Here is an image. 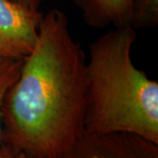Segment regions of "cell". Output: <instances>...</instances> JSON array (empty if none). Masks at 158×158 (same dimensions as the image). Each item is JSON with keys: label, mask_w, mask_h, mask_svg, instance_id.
I'll return each mask as SVG.
<instances>
[{"label": "cell", "mask_w": 158, "mask_h": 158, "mask_svg": "<svg viewBox=\"0 0 158 158\" xmlns=\"http://www.w3.org/2000/svg\"><path fill=\"white\" fill-rule=\"evenodd\" d=\"M158 25V0H134L130 26L137 28H153Z\"/></svg>", "instance_id": "8992f818"}, {"label": "cell", "mask_w": 158, "mask_h": 158, "mask_svg": "<svg viewBox=\"0 0 158 158\" xmlns=\"http://www.w3.org/2000/svg\"><path fill=\"white\" fill-rule=\"evenodd\" d=\"M86 56L66 14L42 16L2 108V149L26 158H66L85 132Z\"/></svg>", "instance_id": "6da1fadb"}, {"label": "cell", "mask_w": 158, "mask_h": 158, "mask_svg": "<svg viewBox=\"0 0 158 158\" xmlns=\"http://www.w3.org/2000/svg\"><path fill=\"white\" fill-rule=\"evenodd\" d=\"M136 36L135 29L124 26L90 43L85 132L129 133L158 144V83L133 62Z\"/></svg>", "instance_id": "7a4b0ae2"}, {"label": "cell", "mask_w": 158, "mask_h": 158, "mask_svg": "<svg viewBox=\"0 0 158 158\" xmlns=\"http://www.w3.org/2000/svg\"><path fill=\"white\" fill-rule=\"evenodd\" d=\"M42 16L11 0H0V56H27L34 48Z\"/></svg>", "instance_id": "3957f363"}, {"label": "cell", "mask_w": 158, "mask_h": 158, "mask_svg": "<svg viewBox=\"0 0 158 158\" xmlns=\"http://www.w3.org/2000/svg\"><path fill=\"white\" fill-rule=\"evenodd\" d=\"M93 28L130 26L134 0H71Z\"/></svg>", "instance_id": "5b68a950"}, {"label": "cell", "mask_w": 158, "mask_h": 158, "mask_svg": "<svg viewBox=\"0 0 158 158\" xmlns=\"http://www.w3.org/2000/svg\"><path fill=\"white\" fill-rule=\"evenodd\" d=\"M66 158H158V144L129 133L84 132Z\"/></svg>", "instance_id": "277c9868"}, {"label": "cell", "mask_w": 158, "mask_h": 158, "mask_svg": "<svg viewBox=\"0 0 158 158\" xmlns=\"http://www.w3.org/2000/svg\"><path fill=\"white\" fill-rule=\"evenodd\" d=\"M0 158H26L23 155H18V156H13L10 153H8L6 150L1 148V153H0Z\"/></svg>", "instance_id": "9c48e42d"}, {"label": "cell", "mask_w": 158, "mask_h": 158, "mask_svg": "<svg viewBox=\"0 0 158 158\" xmlns=\"http://www.w3.org/2000/svg\"><path fill=\"white\" fill-rule=\"evenodd\" d=\"M23 59L0 56V153L2 148V108L6 94L19 74Z\"/></svg>", "instance_id": "52a82bcc"}, {"label": "cell", "mask_w": 158, "mask_h": 158, "mask_svg": "<svg viewBox=\"0 0 158 158\" xmlns=\"http://www.w3.org/2000/svg\"><path fill=\"white\" fill-rule=\"evenodd\" d=\"M24 8L30 11H39L40 6L44 2V0H11Z\"/></svg>", "instance_id": "ba28073f"}]
</instances>
